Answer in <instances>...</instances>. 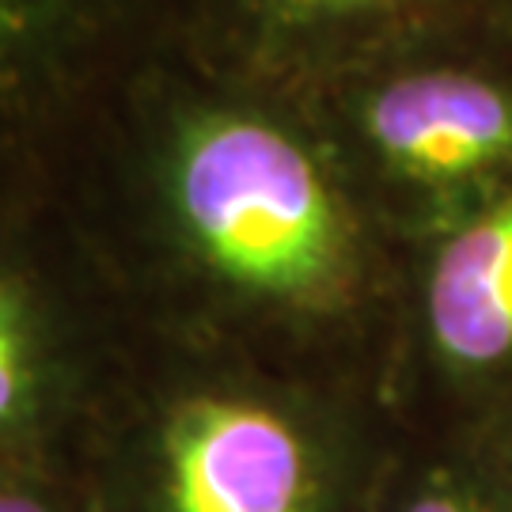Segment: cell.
Returning a JSON list of instances; mask_svg holds the SVG:
<instances>
[{"label": "cell", "mask_w": 512, "mask_h": 512, "mask_svg": "<svg viewBox=\"0 0 512 512\" xmlns=\"http://www.w3.org/2000/svg\"><path fill=\"white\" fill-rule=\"evenodd\" d=\"M126 357L76 452L95 512H368L334 421L274 380Z\"/></svg>", "instance_id": "1"}, {"label": "cell", "mask_w": 512, "mask_h": 512, "mask_svg": "<svg viewBox=\"0 0 512 512\" xmlns=\"http://www.w3.org/2000/svg\"><path fill=\"white\" fill-rule=\"evenodd\" d=\"M175 232L205 285L270 323H319L357 281L353 228L289 129L247 110L190 114L167 152Z\"/></svg>", "instance_id": "2"}, {"label": "cell", "mask_w": 512, "mask_h": 512, "mask_svg": "<svg viewBox=\"0 0 512 512\" xmlns=\"http://www.w3.org/2000/svg\"><path fill=\"white\" fill-rule=\"evenodd\" d=\"M277 12L293 19H334V16H357V12H380L410 0H270Z\"/></svg>", "instance_id": "9"}, {"label": "cell", "mask_w": 512, "mask_h": 512, "mask_svg": "<svg viewBox=\"0 0 512 512\" xmlns=\"http://www.w3.org/2000/svg\"><path fill=\"white\" fill-rule=\"evenodd\" d=\"M107 0H0V133L76 73Z\"/></svg>", "instance_id": "6"}, {"label": "cell", "mask_w": 512, "mask_h": 512, "mask_svg": "<svg viewBox=\"0 0 512 512\" xmlns=\"http://www.w3.org/2000/svg\"><path fill=\"white\" fill-rule=\"evenodd\" d=\"M368 512H512V490L459 467H429L372 490Z\"/></svg>", "instance_id": "7"}, {"label": "cell", "mask_w": 512, "mask_h": 512, "mask_svg": "<svg viewBox=\"0 0 512 512\" xmlns=\"http://www.w3.org/2000/svg\"><path fill=\"white\" fill-rule=\"evenodd\" d=\"M365 133L410 179L459 183L512 160V95L471 73H410L372 92Z\"/></svg>", "instance_id": "4"}, {"label": "cell", "mask_w": 512, "mask_h": 512, "mask_svg": "<svg viewBox=\"0 0 512 512\" xmlns=\"http://www.w3.org/2000/svg\"><path fill=\"white\" fill-rule=\"evenodd\" d=\"M421 319L444 372L459 380L512 376V194L437 247Z\"/></svg>", "instance_id": "5"}, {"label": "cell", "mask_w": 512, "mask_h": 512, "mask_svg": "<svg viewBox=\"0 0 512 512\" xmlns=\"http://www.w3.org/2000/svg\"><path fill=\"white\" fill-rule=\"evenodd\" d=\"M0 512H95V501L76 471L0 463Z\"/></svg>", "instance_id": "8"}, {"label": "cell", "mask_w": 512, "mask_h": 512, "mask_svg": "<svg viewBox=\"0 0 512 512\" xmlns=\"http://www.w3.org/2000/svg\"><path fill=\"white\" fill-rule=\"evenodd\" d=\"M126 357L84 285L0 255V463L76 471V452Z\"/></svg>", "instance_id": "3"}]
</instances>
